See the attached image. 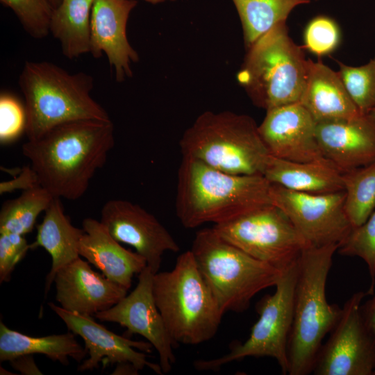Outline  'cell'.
<instances>
[{"mask_svg": "<svg viewBox=\"0 0 375 375\" xmlns=\"http://www.w3.org/2000/svg\"><path fill=\"white\" fill-rule=\"evenodd\" d=\"M114 145L111 121L78 120L58 125L38 139L28 140L22 152L30 160L40 186L54 197L76 200L85 193Z\"/></svg>", "mask_w": 375, "mask_h": 375, "instance_id": "1", "label": "cell"}, {"mask_svg": "<svg viewBox=\"0 0 375 375\" xmlns=\"http://www.w3.org/2000/svg\"><path fill=\"white\" fill-rule=\"evenodd\" d=\"M272 183L262 175H237L183 157L178 171L176 212L186 228L233 219L272 203Z\"/></svg>", "mask_w": 375, "mask_h": 375, "instance_id": "2", "label": "cell"}, {"mask_svg": "<svg viewBox=\"0 0 375 375\" xmlns=\"http://www.w3.org/2000/svg\"><path fill=\"white\" fill-rule=\"evenodd\" d=\"M18 82L25 99L28 140L38 139L67 122L111 121L90 94L94 87L90 74H71L47 61H26Z\"/></svg>", "mask_w": 375, "mask_h": 375, "instance_id": "3", "label": "cell"}, {"mask_svg": "<svg viewBox=\"0 0 375 375\" xmlns=\"http://www.w3.org/2000/svg\"><path fill=\"white\" fill-rule=\"evenodd\" d=\"M338 244L308 247L298 260L293 320L288 339L289 375L312 373L326 335L338 323L342 308L328 303L326 285Z\"/></svg>", "mask_w": 375, "mask_h": 375, "instance_id": "4", "label": "cell"}, {"mask_svg": "<svg viewBox=\"0 0 375 375\" xmlns=\"http://www.w3.org/2000/svg\"><path fill=\"white\" fill-rule=\"evenodd\" d=\"M247 49L237 80L255 106L268 110L301 101L310 60L290 38L286 22Z\"/></svg>", "mask_w": 375, "mask_h": 375, "instance_id": "5", "label": "cell"}, {"mask_svg": "<svg viewBox=\"0 0 375 375\" xmlns=\"http://www.w3.org/2000/svg\"><path fill=\"white\" fill-rule=\"evenodd\" d=\"M153 294L176 346L197 345L217 333L224 313L190 250L178 256L171 270L154 274Z\"/></svg>", "mask_w": 375, "mask_h": 375, "instance_id": "6", "label": "cell"}, {"mask_svg": "<svg viewBox=\"0 0 375 375\" xmlns=\"http://www.w3.org/2000/svg\"><path fill=\"white\" fill-rule=\"evenodd\" d=\"M179 146L183 157L237 175H262L269 156L255 120L228 110L199 115Z\"/></svg>", "mask_w": 375, "mask_h": 375, "instance_id": "7", "label": "cell"}, {"mask_svg": "<svg viewBox=\"0 0 375 375\" xmlns=\"http://www.w3.org/2000/svg\"><path fill=\"white\" fill-rule=\"evenodd\" d=\"M190 250L224 313L247 310L253 297L275 286L283 272L227 242L213 228L197 231Z\"/></svg>", "mask_w": 375, "mask_h": 375, "instance_id": "8", "label": "cell"}, {"mask_svg": "<svg viewBox=\"0 0 375 375\" xmlns=\"http://www.w3.org/2000/svg\"><path fill=\"white\" fill-rule=\"evenodd\" d=\"M297 271L298 261L283 272L275 285V292L258 301V319L244 342L233 344L228 353L220 357L195 360L194 368L199 371H215L247 357H270L277 361L283 374H288V345L293 320Z\"/></svg>", "mask_w": 375, "mask_h": 375, "instance_id": "9", "label": "cell"}, {"mask_svg": "<svg viewBox=\"0 0 375 375\" xmlns=\"http://www.w3.org/2000/svg\"><path fill=\"white\" fill-rule=\"evenodd\" d=\"M212 228L227 242L281 272L297 263L310 247L284 212L272 203Z\"/></svg>", "mask_w": 375, "mask_h": 375, "instance_id": "10", "label": "cell"}, {"mask_svg": "<svg viewBox=\"0 0 375 375\" xmlns=\"http://www.w3.org/2000/svg\"><path fill=\"white\" fill-rule=\"evenodd\" d=\"M366 295L359 291L345 302L328 341L317 355L314 374L374 375L375 336L361 313V303Z\"/></svg>", "mask_w": 375, "mask_h": 375, "instance_id": "11", "label": "cell"}, {"mask_svg": "<svg viewBox=\"0 0 375 375\" xmlns=\"http://www.w3.org/2000/svg\"><path fill=\"white\" fill-rule=\"evenodd\" d=\"M270 197L309 246L339 245L352 228L344 210V190L311 194L272 183Z\"/></svg>", "mask_w": 375, "mask_h": 375, "instance_id": "12", "label": "cell"}, {"mask_svg": "<svg viewBox=\"0 0 375 375\" xmlns=\"http://www.w3.org/2000/svg\"><path fill=\"white\" fill-rule=\"evenodd\" d=\"M154 273L147 265L138 274L134 290L113 306L94 315L101 322L117 323L130 334L144 338L157 351L162 374L169 373L176 362L172 340L156 306L153 294Z\"/></svg>", "mask_w": 375, "mask_h": 375, "instance_id": "13", "label": "cell"}, {"mask_svg": "<svg viewBox=\"0 0 375 375\" xmlns=\"http://www.w3.org/2000/svg\"><path fill=\"white\" fill-rule=\"evenodd\" d=\"M100 222L115 240L133 247L154 274L159 271L164 253L179 251L173 236L154 215L128 201H108Z\"/></svg>", "mask_w": 375, "mask_h": 375, "instance_id": "14", "label": "cell"}, {"mask_svg": "<svg viewBox=\"0 0 375 375\" xmlns=\"http://www.w3.org/2000/svg\"><path fill=\"white\" fill-rule=\"evenodd\" d=\"M48 305L68 330L81 337L85 342L89 357L78 367V371L97 368L105 360L110 364L129 362L138 370L148 367L157 374H162L160 365L147 359L144 352H151L153 347L149 342L135 341L119 335L97 323L91 315L72 312L53 303Z\"/></svg>", "mask_w": 375, "mask_h": 375, "instance_id": "15", "label": "cell"}, {"mask_svg": "<svg viewBox=\"0 0 375 375\" xmlns=\"http://www.w3.org/2000/svg\"><path fill=\"white\" fill-rule=\"evenodd\" d=\"M266 112L258 131L269 155L297 162L326 160L317 140V123L300 102Z\"/></svg>", "mask_w": 375, "mask_h": 375, "instance_id": "16", "label": "cell"}, {"mask_svg": "<svg viewBox=\"0 0 375 375\" xmlns=\"http://www.w3.org/2000/svg\"><path fill=\"white\" fill-rule=\"evenodd\" d=\"M135 0H94L90 20V53H105L117 82L132 76L131 64L139 60L126 35L129 15Z\"/></svg>", "mask_w": 375, "mask_h": 375, "instance_id": "17", "label": "cell"}, {"mask_svg": "<svg viewBox=\"0 0 375 375\" xmlns=\"http://www.w3.org/2000/svg\"><path fill=\"white\" fill-rule=\"evenodd\" d=\"M53 282L56 299L61 308L91 316L113 306L128 291L94 271L80 257L60 269Z\"/></svg>", "mask_w": 375, "mask_h": 375, "instance_id": "18", "label": "cell"}, {"mask_svg": "<svg viewBox=\"0 0 375 375\" xmlns=\"http://www.w3.org/2000/svg\"><path fill=\"white\" fill-rule=\"evenodd\" d=\"M316 138L324 158L341 173L375 161V119L369 114L317 123Z\"/></svg>", "mask_w": 375, "mask_h": 375, "instance_id": "19", "label": "cell"}, {"mask_svg": "<svg viewBox=\"0 0 375 375\" xmlns=\"http://www.w3.org/2000/svg\"><path fill=\"white\" fill-rule=\"evenodd\" d=\"M85 233L79 246L80 256L93 265L109 280L127 290L133 277L147 265L145 259L137 252L123 247L103 225L92 218L83 222Z\"/></svg>", "mask_w": 375, "mask_h": 375, "instance_id": "20", "label": "cell"}, {"mask_svg": "<svg viewBox=\"0 0 375 375\" xmlns=\"http://www.w3.org/2000/svg\"><path fill=\"white\" fill-rule=\"evenodd\" d=\"M300 103L316 123L347 119L361 115L338 72L319 59L310 60L309 73Z\"/></svg>", "mask_w": 375, "mask_h": 375, "instance_id": "21", "label": "cell"}, {"mask_svg": "<svg viewBox=\"0 0 375 375\" xmlns=\"http://www.w3.org/2000/svg\"><path fill=\"white\" fill-rule=\"evenodd\" d=\"M84 230L74 226L65 214L60 198L54 197L37 226L35 240L30 249H44L51 258V267L45 283V294L57 272L80 257L79 246Z\"/></svg>", "mask_w": 375, "mask_h": 375, "instance_id": "22", "label": "cell"}, {"mask_svg": "<svg viewBox=\"0 0 375 375\" xmlns=\"http://www.w3.org/2000/svg\"><path fill=\"white\" fill-rule=\"evenodd\" d=\"M262 175L271 183L297 192L325 194L344 190L342 173L327 160L297 162L269 155Z\"/></svg>", "mask_w": 375, "mask_h": 375, "instance_id": "23", "label": "cell"}, {"mask_svg": "<svg viewBox=\"0 0 375 375\" xmlns=\"http://www.w3.org/2000/svg\"><path fill=\"white\" fill-rule=\"evenodd\" d=\"M75 334L68 332L44 337H32L7 327L0 322V361L10 362L26 354H43L53 361L69 365L68 358L81 362L88 354L75 339Z\"/></svg>", "mask_w": 375, "mask_h": 375, "instance_id": "24", "label": "cell"}, {"mask_svg": "<svg viewBox=\"0 0 375 375\" xmlns=\"http://www.w3.org/2000/svg\"><path fill=\"white\" fill-rule=\"evenodd\" d=\"M94 0H62L54 8L50 33L68 59L90 52V20Z\"/></svg>", "mask_w": 375, "mask_h": 375, "instance_id": "25", "label": "cell"}, {"mask_svg": "<svg viewBox=\"0 0 375 375\" xmlns=\"http://www.w3.org/2000/svg\"><path fill=\"white\" fill-rule=\"evenodd\" d=\"M238 13L248 49L276 24L286 22L298 6L311 0H232Z\"/></svg>", "mask_w": 375, "mask_h": 375, "instance_id": "26", "label": "cell"}, {"mask_svg": "<svg viewBox=\"0 0 375 375\" xmlns=\"http://www.w3.org/2000/svg\"><path fill=\"white\" fill-rule=\"evenodd\" d=\"M53 198L49 191L38 185L6 201L0 211V234L24 235L31 232L38 217L46 210Z\"/></svg>", "mask_w": 375, "mask_h": 375, "instance_id": "27", "label": "cell"}, {"mask_svg": "<svg viewBox=\"0 0 375 375\" xmlns=\"http://www.w3.org/2000/svg\"><path fill=\"white\" fill-rule=\"evenodd\" d=\"M344 210L352 228L363 224L375 210V161L342 173Z\"/></svg>", "mask_w": 375, "mask_h": 375, "instance_id": "28", "label": "cell"}, {"mask_svg": "<svg viewBox=\"0 0 375 375\" xmlns=\"http://www.w3.org/2000/svg\"><path fill=\"white\" fill-rule=\"evenodd\" d=\"M338 73L361 114L375 108V55L367 64L353 67L337 61Z\"/></svg>", "mask_w": 375, "mask_h": 375, "instance_id": "29", "label": "cell"}, {"mask_svg": "<svg viewBox=\"0 0 375 375\" xmlns=\"http://www.w3.org/2000/svg\"><path fill=\"white\" fill-rule=\"evenodd\" d=\"M340 254L357 256L366 263L370 285L366 294H374L375 287V210L361 225L352 228L347 236L340 243L337 250Z\"/></svg>", "mask_w": 375, "mask_h": 375, "instance_id": "30", "label": "cell"}, {"mask_svg": "<svg viewBox=\"0 0 375 375\" xmlns=\"http://www.w3.org/2000/svg\"><path fill=\"white\" fill-rule=\"evenodd\" d=\"M16 15L31 37L42 39L50 33L53 6L49 0H1Z\"/></svg>", "mask_w": 375, "mask_h": 375, "instance_id": "31", "label": "cell"}, {"mask_svg": "<svg viewBox=\"0 0 375 375\" xmlns=\"http://www.w3.org/2000/svg\"><path fill=\"white\" fill-rule=\"evenodd\" d=\"M340 30L336 22L327 16L312 18L305 28V48L318 57L333 53L340 42Z\"/></svg>", "mask_w": 375, "mask_h": 375, "instance_id": "32", "label": "cell"}, {"mask_svg": "<svg viewBox=\"0 0 375 375\" xmlns=\"http://www.w3.org/2000/svg\"><path fill=\"white\" fill-rule=\"evenodd\" d=\"M27 124L24 105L14 96L3 93L0 97V142L8 144L26 132Z\"/></svg>", "mask_w": 375, "mask_h": 375, "instance_id": "33", "label": "cell"}, {"mask_svg": "<svg viewBox=\"0 0 375 375\" xmlns=\"http://www.w3.org/2000/svg\"><path fill=\"white\" fill-rule=\"evenodd\" d=\"M30 244L22 235L0 234V283L9 281L17 263L26 256Z\"/></svg>", "mask_w": 375, "mask_h": 375, "instance_id": "34", "label": "cell"}, {"mask_svg": "<svg viewBox=\"0 0 375 375\" xmlns=\"http://www.w3.org/2000/svg\"><path fill=\"white\" fill-rule=\"evenodd\" d=\"M40 185L38 177L31 166L24 167L19 175L12 180L0 183V193L10 192L16 190H24Z\"/></svg>", "mask_w": 375, "mask_h": 375, "instance_id": "35", "label": "cell"}, {"mask_svg": "<svg viewBox=\"0 0 375 375\" xmlns=\"http://www.w3.org/2000/svg\"><path fill=\"white\" fill-rule=\"evenodd\" d=\"M12 368L24 375H40L42 372L37 366L31 354L17 356L10 361Z\"/></svg>", "mask_w": 375, "mask_h": 375, "instance_id": "36", "label": "cell"}, {"mask_svg": "<svg viewBox=\"0 0 375 375\" xmlns=\"http://www.w3.org/2000/svg\"><path fill=\"white\" fill-rule=\"evenodd\" d=\"M361 313L366 325L375 336V294L361 305Z\"/></svg>", "mask_w": 375, "mask_h": 375, "instance_id": "37", "label": "cell"}, {"mask_svg": "<svg viewBox=\"0 0 375 375\" xmlns=\"http://www.w3.org/2000/svg\"><path fill=\"white\" fill-rule=\"evenodd\" d=\"M139 370L131 363H117L112 374H137Z\"/></svg>", "mask_w": 375, "mask_h": 375, "instance_id": "38", "label": "cell"}, {"mask_svg": "<svg viewBox=\"0 0 375 375\" xmlns=\"http://www.w3.org/2000/svg\"><path fill=\"white\" fill-rule=\"evenodd\" d=\"M144 1L150 3H152V4H157V3H160L165 1H174L175 0H144Z\"/></svg>", "mask_w": 375, "mask_h": 375, "instance_id": "39", "label": "cell"}, {"mask_svg": "<svg viewBox=\"0 0 375 375\" xmlns=\"http://www.w3.org/2000/svg\"><path fill=\"white\" fill-rule=\"evenodd\" d=\"M49 1L51 3L53 8L57 7L60 4V3L62 1V0H49Z\"/></svg>", "mask_w": 375, "mask_h": 375, "instance_id": "40", "label": "cell"}, {"mask_svg": "<svg viewBox=\"0 0 375 375\" xmlns=\"http://www.w3.org/2000/svg\"><path fill=\"white\" fill-rule=\"evenodd\" d=\"M0 374H13L12 373H9L10 372L6 370L5 369L2 368V367H1L0 368Z\"/></svg>", "mask_w": 375, "mask_h": 375, "instance_id": "41", "label": "cell"}, {"mask_svg": "<svg viewBox=\"0 0 375 375\" xmlns=\"http://www.w3.org/2000/svg\"><path fill=\"white\" fill-rule=\"evenodd\" d=\"M370 116H372L374 119H375V108L372 110L369 113Z\"/></svg>", "mask_w": 375, "mask_h": 375, "instance_id": "42", "label": "cell"}, {"mask_svg": "<svg viewBox=\"0 0 375 375\" xmlns=\"http://www.w3.org/2000/svg\"><path fill=\"white\" fill-rule=\"evenodd\" d=\"M311 1H317V0H311Z\"/></svg>", "mask_w": 375, "mask_h": 375, "instance_id": "43", "label": "cell"}]
</instances>
